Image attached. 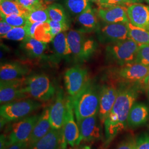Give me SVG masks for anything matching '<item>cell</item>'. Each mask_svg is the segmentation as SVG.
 <instances>
[{
    "mask_svg": "<svg viewBox=\"0 0 149 149\" xmlns=\"http://www.w3.org/2000/svg\"><path fill=\"white\" fill-rule=\"evenodd\" d=\"M138 95L136 86H123L118 88L114 104L104 123L106 144H109L127 127L129 112Z\"/></svg>",
    "mask_w": 149,
    "mask_h": 149,
    "instance_id": "cell-1",
    "label": "cell"
},
{
    "mask_svg": "<svg viewBox=\"0 0 149 149\" xmlns=\"http://www.w3.org/2000/svg\"><path fill=\"white\" fill-rule=\"evenodd\" d=\"M71 101L76 122L78 124L86 118L98 114L100 107V92L95 86L90 83L78 96Z\"/></svg>",
    "mask_w": 149,
    "mask_h": 149,
    "instance_id": "cell-2",
    "label": "cell"
},
{
    "mask_svg": "<svg viewBox=\"0 0 149 149\" xmlns=\"http://www.w3.org/2000/svg\"><path fill=\"white\" fill-rule=\"evenodd\" d=\"M41 107L39 102L24 98L1 105L0 108L1 127L7 123L27 117Z\"/></svg>",
    "mask_w": 149,
    "mask_h": 149,
    "instance_id": "cell-3",
    "label": "cell"
},
{
    "mask_svg": "<svg viewBox=\"0 0 149 149\" xmlns=\"http://www.w3.org/2000/svg\"><path fill=\"white\" fill-rule=\"evenodd\" d=\"M25 91L29 97L35 100L46 102L53 98L55 88L46 74H33L26 78Z\"/></svg>",
    "mask_w": 149,
    "mask_h": 149,
    "instance_id": "cell-4",
    "label": "cell"
},
{
    "mask_svg": "<svg viewBox=\"0 0 149 149\" xmlns=\"http://www.w3.org/2000/svg\"><path fill=\"white\" fill-rule=\"evenodd\" d=\"M40 115L32 116L16 120L6 127L4 133L7 148L12 144L28 141Z\"/></svg>",
    "mask_w": 149,
    "mask_h": 149,
    "instance_id": "cell-5",
    "label": "cell"
},
{
    "mask_svg": "<svg viewBox=\"0 0 149 149\" xmlns=\"http://www.w3.org/2000/svg\"><path fill=\"white\" fill-rule=\"evenodd\" d=\"M85 33L80 30H70L68 32V40L72 54L78 60L89 58L96 50L95 41L87 38Z\"/></svg>",
    "mask_w": 149,
    "mask_h": 149,
    "instance_id": "cell-6",
    "label": "cell"
},
{
    "mask_svg": "<svg viewBox=\"0 0 149 149\" xmlns=\"http://www.w3.org/2000/svg\"><path fill=\"white\" fill-rule=\"evenodd\" d=\"M140 44L130 38L113 43L107 48V52L118 63L124 65L134 62Z\"/></svg>",
    "mask_w": 149,
    "mask_h": 149,
    "instance_id": "cell-7",
    "label": "cell"
},
{
    "mask_svg": "<svg viewBox=\"0 0 149 149\" xmlns=\"http://www.w3.org/2000/svg\"><path fill=\"white\" fill-rule=\"evenodd\" d=\"M64 80L66 89L71 100L78 96L90 83L87 70L79 66L68 70L65 73Z\"/></svg>",
    "mask_w": 149,
    "mask_h": 149,
    "instance_id": "cell-8",
    "label": "cell"
},
{
    "mask_svg": "<svg viewBox=\"0 0 149 149\" xmlns=\"http://www.w3.org/2000/svg\"><path fill=\"white\" fill-rule=\"evenodd\" d=\"M26 77L15 80L1 81L0 102L4 104L29 97L25 91Z\"/></svg>",
    "mask_w": 149,
    "mask_h": 149,
    "instance_id": "cell-9",
    "label": "cell"
},
{
    "mask_svg": "<svg viewBox=\"0 0 149 149\" xmlns=\"http://www.w3.org/2000/svg\"><path fill=\"white\" fill-rule=\"evenodd\" d=\"M74 111L72 102L69 96L66 99V112L63 127L65 143L72 147L79 145L80 130L74 118Z\"/></svg>",
    "mask_w": 149,
    "mask_h": 149,
    "instance_id": "cell-10",
    "label": "cell"
},
{
    "mask_svg": "<svg viewBox=\"0 0 149 149\" xmlns=\"http://www.w3.org/2000/svg\"><path fill=\"white\" fill-rule=\"evenodd\" d=\"M128 23H108L99 29V38L103 42L111 43L127 39L129 38Z\"/></svg>",
    "mask_w": 149,
    "mask_h": 149,
    "instance_id": "cell-11",
    "label": "cell"
},
{
    "mask_svg": "<svg viewBox=\"0 0 149 149\" xmlns=\"http://www.w3.org/2000/svg\"><path fill=\"white\" fill-rule=\"evenodd\" d=\"M118 88L112 85H105L100 91V107L98 116L102 124H104L114 104Z\"/></svg>",
    "mask_w": 149,
    "mask_h": 149,
    "instance_id": "cell-12",
    "label": "cell"
},
{
    "mask_svg": "<svg viewBox=\"0 0 149 149\" xmlns=\"http://www.w3.org/2000/svg\"><path fill=\"white\" fill-rule=\"evenodd\" d=\"M66 99L63 90H60L53 103L49 108L50 121L53 129L59 130L63 127L66 112Z\"/></svg>",
    "mask_w": 149,
    "mask_h": 149,
    "instance_id": "cell-13",
    "label": "cell"
},
{
    "mask_svg": "<svg viewBox=\"0 0 149 149\" xmlns=\"http://www.w3.org/2000/svg\"><path fill=\"white\" fill-rule=\"evenodd\" d=\"M149 73V66L133 62L123 65L118 74L120 79L128 83L143 82Z\"/></svg>",
    "mask_w": 149,
    "mask_h": 149,
    "instance_id": "cell-14",
    "label": "cell"
},
{
    "mask_svg": "<svg viewBox=\"0 0 149 149\" xmlns=\"http://www.w3.org/2000/svg\"><path fill=\"white\" fill-rule=\"evenodd\" d=\"M80 130L79 145L82 141H92L101 139V128L97 122V114L86 118L78 124Z\"/></svg>",
    "mask_w": 149,
    "mask_h": 149,
    "instance_id": "cell-15",
    "label": "cell"
},
{
    "mask_svg": "<svg viewBox=\"0 0 149 149\" xmlns=\"http://www.w3.org/2000/svg\"><path fill=\"white\" fill-rule=\"evenodd\" d=\"M67 145L63 128L59 130L52 129L47 135L27 149H66Z\"/></svg>",
    "mask_w": 149,
    "mask_h": 149,
    "instance_id": "cell-16",
    "label": "cell"
},
{
    "mask_svg": "<svg viewBox=\"0 0 149 149\" xmlns=\"http://www.w3.org/2000/svg\"><path fill=\"white\" fill-rule=\"evenodd\" d=\"M128 7L124 6L107 5L101 7L98 13L102 20L107 23H128Z\"/></svg>",
    "mask_w": 149,
    "mask_h": 149,
    "instance_id": "cell-17",
    "label": "cell"
},
{
    "mask_svg": "<svg viewBox=\"0 0 149 149\" xmlns=\"http://www.w3.org/2000/svg\"><path fill=\"white\" fill-rule=\"evenodd\" d=\"M129 22L136 27L149 31V7L140 3H135L128 7Z\"/></svg>",
    "mask_w": 149,
    "mask_h": 149,
    "instance_id": "cell-18",
    "label": "cell"
},
{
    "mask_svg": "<svg viewBox=\"0 0 149 149\" xmlns=\"http://www.w3.org/2000/svg\"><path fill=\"white\" fill-rule=\"evenodd\" d=\"M52 129L49 115V108L47 107L44 109L40 115L37 122L32 131L30 138L28 140V146L37 143L42 138Z\"/></svg>",
    "mask_w": 149,
    "mask_h": 149,
    "instance_id": "cell-19",
    "label": "cell"
},
{
    "mask_svg": "<svg viewBox=\"0 0 149 149\" xmlns=\"http://www.w3.org/2000/svg\"><path fill=\"white\" fill-rule=\"evenodd\" d=\"M29 70L26 66L17 63L2 64L0 67L1 81H9L24 77Z\"/></svg>",
    "mask_w": 149,
    "mask_h": 149,
    "instance_id": "cell-20",
    "label": "cell"
},
{
    "mask_svg": "<svg viewBox=\"0 0 149 149\" xmlns=\"http://www.w3.org/2000/svg\"><path fill=\"white\" fill-rule=\"evenodd\" d=\"M28 36L34 38L45 43L52 42L54 37L51 33L50 25L48 22L26 24Z\"/></svg>",
    "mask_w": 149,
    "mask_h": 149,
    "instance_id": "cell-21",
    "label": "cell"
},
{
    "mask_svg": "<svg viewBox=\"0 0 149 149\" xmlns=\"http://www.w3.org/2000/svg\"><path fill=\"white\" fill-rule=\"evenodd\" d=\"M149 114V109L147 106L141 103H135L128 116V126L136 128L144 125L148 119Z\"/></svg>",
    "mask_w": 149,
    "mask_h": 149,
    "instance_id": "cell-22",
    "label": "cell"
},
{
    "mask_svg": "<svg viewBox=\"0 0 149 149\" xmlns=\"http://www.w3.org/2000/svg\"><path fill=\"white\" fill-rule=\"evenodd\" d=\"M77 22L82 27L80 30L84 32H91L98 28V22L95 12L91 6L86 9L76 18Z\"/></svg>",
    "mask_w": 149,
    "mask_h": 149,
    "instance_id": "cell-23",
    "label": "cell"
},
{
    "mask_svg": "<svg viewBox=\"0 0 149 149\" xmlns=\"http://www.w3.org/2000/svg\"><path fill=\"white\" fill-rule=\"evenodd\" d=\"M52 43L55 54L60 59L68 58L72 54L68 40V33L61 32L56 35Z\"/></svg>",
    "mask_w": 149,
    "mask_h": 149,
    "instance_id": "cell-24",
    "label": "cell"
},
{
    "mask_svg": "<svg viewBox=\"0 0 149 149\" xmlns=\"http://www.w3.org/2000/svg\"><path fill=\"white\" fill-rule=\"evenodd\" d=\"M22 47L29 57L34 58L43 55L47 48V44L28 37L23 41Z\"/></svg>",
    "mask_w": 149,
    "mask_h": 149,
    "instance_id": "cell-25",
    "label": "cell"
},
{
    "mask_svg": "<svg viewBox=\"0 0 149 149\" xmlns=\"http://www.w3.org/2000/svg\"><path fill=\"white\" fill-rule=\"evenodd\" d=\"M0 13L5 16L20 15L28 17L30 11L16 0H0Z\"/></svg>",
    "mask_w": 149,
    "mask_h": 149,
    "instance_id": "cell-26",
    "label": "cell"
},
{
    "mask_svg": "<svg viewBox=\"0 0 149 149\" xmlns=\"http://www.w3.org/2000/svg\"><path fill=\"white\" fill-rule=\"evenodd\" d=\"M129 38L139 44H149V31L139 27H136L131 23H128Z\"/></svg>",
    "mask_w": 149,
    "mask_h": 149,
    "instance_id": "cell-27",
    "label": "cell"
},
{
    "mask_svg": "<svg viewBox=\"0 0 149 149\" xmlns=\"http://www.w3.org/2000/svg\"><path fill=\"white\" fill-rule=\"evenodd\" d=\"M49 19L53 21L68 23V18L63 7L58 3L50 5L47 8Z\"/></svg>",
    "mask_w": 149,
    "mask_h": 149,
    "instance_id": "cell-28",
    "label": "cell"
},
{
    "mask_svg": "<svg viewBox=\"0 0 149 149\" xmlns=\"http://www.w3.org/2000/svg\"><path fill=\"white\" fill-rule=\"evenodd\" d=\"M67 8L72 14L79 15L90 6L87 0H65Z\"/></svg>",
    "mask_w": 149,
    "mask_h": 149,
    "instance_id": "cell-29",
    "label": "cell"
},
{
    "mask_svg": "<svg viewBox=\"0 0 149 149\" xmlns=\"http://www.w3.org/2000/svg\"><path fill=\"white\" fill-rule=\"evenodd\" d=\"M26 25L22 27H13L10 32L1 38L14 40V41H24L28 37Z\"/></svg>",
    "mask_w": 149,
    "mask_h": 149,
    "instance_id": "cell-30",
    "label": "cell"
},
{
    "mask_svg": "<svg viewBox=\"0 0 149 149\" xmlns=\"http://www.w3.org/2000/svg\"><path fill=\"white\" fill-rule=\"evenodd\" d=\"M47 8H39L30 11L27 17V22L29 23L48 22L50 19Z\"/></svg>",
    "mask_w": 149,
    "mask_h": 149,
    "instance_id": "cell-31",
    "label": "cell"
},
{
    "mask_svg": "<svg viewBox=\"0 0 149 149\" xmlns=\"http://www.w3.org/2000/svg\"><path fill=\"white\" fill-rule=\"evenodd\" d=\"M135 63L149 66V44H140Z\"/></svg>",
    "mask_w": 149,
    "mask_h": 149,
    "instance_id": "cell-32",
    "label": "cell"
},
{
    "mask_svg": "<svg viewBox=\"0 0 149 149\" xmlns=\"http://www.w3.org/2000/svg\"><path fill=\"white\" fill-rule=\"evenodd\" d=\"M1 18L13 27L24 26L27 23V17L20 15L5 16L1 15Z\"/></svg>",
    "mask_w": 149,
    "mask_h": 149,
    "instance_id": "cell-33",
    "label": "cell"
},
{
    "mask_svg": "<svg viewBox=\"0 0 149 149\" xmlns=\"http://www.w3.org/2000/svg\"><path fill=\"white\" fill-rule=\"evenodd\" d=\"M19 4L29 11L37 10L39 8H47L48 6L44 0H16Z\"/></svg>",
    "mask_w": 149,
    "mask_h": 149,
    "instance_id": "cell-34",
    "label": "cell"
},
{
    "mask_svg": "<svg viewBox=\"0 0 149 149\" xmlns=\"http://www.w3.org/2000/svg\"><path fill=\"white\" fill-rule=\"evenodd\" d=\"M48 23L50 25L51 33L54 38L61 32H66L69 28L68 23L53 21L52 20H49Z\"/></svg>",
    "mask_w": 149,
    "mask_h": 149,
    "instance_id": "cell-35",
    "label": "cell"
},
{
    "mask_svg": "<svg viewBox=\"0 0 149 149\" xmlns=\"http://www.w3.org/2000/svg\"><path fill=\"white\" fill-rule=\"evenodd\" d=\"M136 149H149V136L144 134L136 140Z\"/></svg>",
    "mask_w": 149,
    "mask_h": 149,
    "instance_id": "cell-36",
    "label": "cell"
},
{
    "mask_svg": "<svg viewBox=\"0 0 149 149\" xmlns=\"http://www.w3.org/2000/svg\"><path fill=\"white\" fill-rule=\"evenodd\" d=\"M116 149H136V140L129 138L123 141Z\"/></svg>",
    "mask_w": 149,
    "mask_h": 149,
    "instance_id": "cell-37",
    "label": "cell"
},
{
    "mask_svg": "<svg viewBox=\"0 0 149 149\" xmlns=\"http://www.w3.org/2000/svg\"><path fill=\"white\" fill-rule=\"evenodd\" d=\"M13 27L1 18L0 21V36L1 37L5 36Z\"/></svg>",
    "mask_w": 149,
    "mask_h": 149,
    "instance_id": "cell-38",
    "label": "cell"
},
{
    "mask_svg": "<svg viewBox=\"0 0 149 149\" xmlns=\"http://www.w3.org/2000/svg\"><path fill=\"white\" fill-rule=\"evenodd\" d=\"M132 4V3L129 0H107L106 6L120 5L128 7Z\"/></svg>",
    "mask_w": 149,
    "mask_h": 149,
    "instance_id": "cell-39",
    "label": "cell"
},
{
    "mask_svg": "<svg viewBox=\"0 0 149 149\" xmlns=\"http://www.w3.org/2000/svg\"><path fill=\"white\" fill-rule=\"evenodd\" d=\"M28 141L19 142L12 144L6 149H27L28 148Z\"/></svg>",
    "mask_w": 149,
    "mask_h": 149,
    "instance_id": "cell-40",
    "label": "cell"
},
{
    "mask_svg": "<svg viewBox=\"0 0 149 149\" xmlns=\"http://www.w3.org/2000/svg\"><path fill=\"white\" fill-rule=\"evenodd\" d=\"M94 2H96L98 5L101 7L107 5V0H93Z\"/></svg>",
    "mask_w": 149,
    "mask_h": 149,
    "instance_id": "cell-41",
    "label": "cell"
},
{
    "mask_svg": "<svg viewBox=\"0 0 149 149\" xmlns=\"http://www.w3.org/2000/svg\"><path fill=\"white\" fill-rule=\"evenodd\" d=\"M143 82L144 83V85H145L146 87L149 88V73Z\"/></svg>",
    "mask_w": 149,
    "mask_h": 149,
    "instance_id": "cell-42",
    "label": "cell"
},
{
    "mask_svg": "<svg viewBox=\"0 0 149 149\" xmlns=\"http://www.w3.org/2000/svg\"><path fill=\"white\" fill-rule=\"evenodd\" d=\"M56 1H57V0H44V1L45 2V3L47 5L50 4V3H53V2Z\"/></svg>",
    "mask_w": 149,
    "mask_h": 149,
    "instance_id": "cell-43",
    "label": "cell"
},
{
    "mask_svg": "<svg viewBox=\"0 0 149 149\" xmlns=\"http://www.w3.org/2000/svg\"><path fill=\"white\" fill-rule=\"evenodd\" d=\"M132 3H141L143 2L145 0H129Z\"/></svg>",
    "mask_w": 149,
    "mask_h": 149,
    "instance_id": "cell-44",
    "label": "cell"
},
{
    "mask_svg": "<svg viewBox=\"0 0 149 149\" xmlns=\"http://www.w3.org/2000/svg\"><path fill=\"white\" fill-rule=\"evenodd\" d=\"M81 149H91L90 146H85L82 148H81Z\"/></svg>",
    "mask_w": 149,
    "mask_h": 149,
    "instance_id": "cell-45",
    "label": "cell"
},
{
    "mask_svg": "<svg viewBox=\"0 0 149 149\" xmlns=\"http://www.w3.org/2000/svg\"><path fill=\"white\" fill-rule=\"evenodd\" d=\"M69 149H81V148H79L78 147H74V148H70Z\"/></svg>",
    "mask_w": 149,
    "mask_h": 149,
    "instance_id": "cell-46",
    "label": "cell"
},
{
    "mask_svg": "<svg viewBox=\"0 0 149 149\" xmlns=\"http://www.w3.org/2000/svg\"><path fill=\"white\" fill-rule=\"evenodd\" d=\"M145 1L149 5V0H145Z\"/></svg>",
    "mask_w": 149,
    "mask_h": 149,
    "instance_id": "cell-47",
    "label": "cell"
},
{
    "mask_svg": "<svg viewBox=\"0 0 149 149\" xmlns=\"http://www.w3.org/2000/svg\"><path fill=\"white\" fill-rule=\"evenodd\" d=\"M87 1H88L89 2H94L93 0H87Z\"/></svg>",
    "mask_w": 149,
    "mask_h": 149,
    "instance_id": "cell-48",
    "label": "cell"
},
{
    "mask_svg": "<svg viewBox=\"0 0 149 149\" xmlns=\"http://www.w3.org/2000/svg\"></svg>",
    "mask_w": 149,
    "mask_h": 149,
    "instance_id": "cell-49",
    "label": "cell"
}]
</instances>
